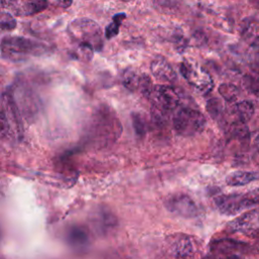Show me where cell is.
<instances>
[{
  "label": "cell",
  "mask_w": 259,
  "mask_h": 259,
  "mask_svg": "<svg viewBox=\"0 0 259 259\" xmlns=\"http://www.w3.org/2000/svg\"><path fill=\"white\" fill-rule=\"evenodd\" d=\"M0 48H2V56L12 61H24L32 57L40 56L47 51L44 45L38 42L14 36L4 38Z\"/></svg>",
  "instance_id": "6da1fadb"
},
{
  "label": "cell",
  "mask_w": 259,
  "mask_h": 259,
  "mask_svg": "<svg viewBox=\"0 0 259 259\" xmlns=\"http://www.w3.org/2000/svg\"><path fill=\"white\" fill-rule=\"evenodd\" d=\"M67 32L78 46H88L94 51H100L104 46L100 26L92 20L77 18L70 22Z\"/></svg>",
  "instance_id": "7a4b0ae2"
},
{
  "label": "cell",
  "mask_w": 259,
  "mask_h": 259,
  "mask_svg": "<svg viewBox=\"0 0 259 259\" xmlns=\"http://www.w3.org/2000/svg\"><path fill=\"white\" fill-rule=\"evenodd\" d=\"M214 204L223 214H237L249 208L259 206V188L220 196L216 198Z\"/></svg>",
  "instance_id": "3957f363"
},
{
  "label": "cell",
  "mask_w": 259,
  "mask_h": 259,
  "mask_svg": "<svg viewBox=\"0 0 259 259\" xmlns=\"http://www.w3.org/2000/svg\"><path fill=\"white\" fill-rule=\"evenodd\" d=\"M174 128L178 135L182 137H192L200 134L206 128L204 116L190 108H180L174 112Z\"/></svg>",
  "instance_id": "277c9868"
},
{
  "label": "cell",
  "mask_w": 259,
  "mask_h": 259,
  "mask_svg": "<svg viewBox=\"0 0 259 259\" xmlns=\"http://www.w3.org/2000/svg\"><path fill=\"white\" fill-rule=\"evenodd\" d=\"M180 72L188 83L200 94H206L212 90L214 81L212 76L196 63L184 61L180 64Z\"/></svg>",
  "instance_id": "5b68a950"
},
{
  "label": "cell",
  "mask_w": 259,
  "mask_h": 259,
  "mask_svg": "<svg viewBox=\"0 0 259 259\" xmlns=\"http://www.w3.org/2000/svg\"><path fill=\"white\" fill-rule=\"evenodd\" d=\"M150 98H152L156 110L162 114L176 112L180 104V94L169 85L154 86Z\"/></svg>",
  "instance_id": "8992f818"
},
{
  "label": "cell",
  "mask_w": 259,
  "mask_h": 259,
  "mask_svg": "<svg viewBox=\"0 0 259 259\" xmlns=\"http://www.w3.org/2000/svg\"><path fill=\"white\" fill-rule=\"evenodd\" d=\"M227 227L230 232L259 238V208L243 212L235 220L231 221Z\"/></svg>",
  "instance_id": "52a82bcc"
},
{
  "label": "cell",
  "mask_w": 259,
  "mask_h": 259,
  "mask_svg": "<svg viewBox=\"0 0 259 259\" xmlns=\"http://www.w3.org/2000/svg\"><path fill=\"white\" fill-rule=\"evenodd\" d=\"M164 206L170 212L184 219L194 218L198 214V208L194 200L184 194L170 196L165 200Z\"/></svg>",
  "instance_id": "ba28073f"
},
{
  "label": "cell",
  "mask_w": 259,
  "mask_h": 259,
  "mask_svg": "<svg viewBox=\"0 0 259 259\" xmlns=\"http://www.w3.org/2000/svg\"><path fill=\"white\" fill-rule=\"evenodd\" d=\"M167 244L171 254L178 259H184L194 253L192 238L186 234H176L167 238Z\"/></svg>",
  "instance_id": "9c48e42d"
},
{
  "label": "cell",
  "mask_w": 259,
  "mask_h": 259,
  "mask_svg": "<svg viewBox=\"0 0 259 259\" xmlns=\"http://www.w3.org/2000/svg\"><path fill=\"white\" fill-rule=\"evenodd\" d=\"M8 6L18 16H32L44 10L47 0H8Z\"/></svg>",
  "instance_id": "30bf717a"
},
{
  "label": "cell",
  "mask_w": 259,
  "mask_h": 259,
  "mask_svg": "<svg viewBox=\"0 0 259 259\" xmlns=\"http://www.w3.org/2000/svg\"><path fill=\"white\" fill-rule=\"evenodd\" d=\"M150 68L153 76L161 82L172 83L176 80V73L174 69L172 68L167 60L161 57L155 58L152 61Z\"/></svg>",
  "instance_id": "8fae6325"
},
{
  "label": "cell",
  "mask_w": 259,
  "mask_h": 259,
  "mask_svg": "<svg viewBox=\"0 0 259 259\" xmlns=\"http://www.w3.org/2000/svg\"><path fill=\"white\" fill-rule=\"evenodd\" d=\"M240 34L247 44L259 48V20L254 18H244L240 24Z\"/></svg>",
  "instance_id": "7c38bea8"
},
{
  "label": "cell",
  "mask_w": 259,
  "mask_h": 259,
  "mask_svg": "<svg viewBox=\"0 0 259 259\" xmlns=\"http://www.w3.org/2000/svg\"><path fill=\"white\" fill-rule=\"evenodd\" d=\"M259 180V170L253 171H235L226 178V184L229 186H242L253 182Z\"/></svg>",
  "instance_id": "4fadbf2b"
},
{
  "label": "cell",
  "mask_w": 259,
  "mask_h": 259,
  "mask_svg": "<svg viewBox=\"0 0 259 259\" xmlns=\"http://www.w3.org/2000/svg\"><path fill=\"white\" fill-rule=\"evenodd\" d=\"M231 116L234 118L232 122H239L246 124L254 114V106L248 100L237 102L231 106Z\"/></svg>",
  "instance_id": "5bb4252c"
},
{
  "label": "cell",
  "mask_w": 259,
  "mask_h": 259,
  "mask_svg": "<svg viewBox=\"0 0 259 259\" xmlns=\"http://www.w3.org/2000/svg\"><path fill=\"white\" fill-rule=\"evenodd\" d=\"M69 242L75 247H84L88 244L90 238L88 233L80 227H73L69 232Z\"/></svg>",
  "instance_id": "9a60e30c"
},
{
  "label": "cell",
  "mask_w": 259,
  "mask_h": 259,
  "mask_svg": "<svg viewBox=\"0 0 259 259\" xmlns=\"http://www.w3.org/2000/svg\"><path fill=\"white\" fill-rule=\"evenodd\" d=\"M219 94L227 102H237L240 96V90L236 85L231 83H223L218 88Z\"/></svg>",
  "instance_id": "2e32d148"
},
{
  "label": "cell",
  "mask_w": 259,
  "mask_h": 259,
  "mask_svg": "<svg viewBox=\"0 0 259 259\" xmlns=\"http://www.w3.org/2000/svg\"><path fill=\"white\" fill-rule=\"evenodd\" d=\"M227 134L231 139H245L249 135V128L246 124L239 122H231L228 124Z\"/></svg>",
  "instance_id": "e0dca14e"
},
{
  "label": "cell",
  "mask_w": 259,
  "mask_h": 259,
  "mask_svg": "<svg viewBox=\"0 0 259 259\" xmlns=\"http://www.w3.org/2000/svg\"><path fill=\"white\" fill-rule=\"evenodd\" d=\"M140 76L133 70H126L122 74V84L130 92H138Z\"/></svg>",
  "instance_id": "ac0fdd59"
},
{
  "label": "cell",
  "mask_w": 259,
  "mask_h": 259,
  "mask_svg": "<svg viewBox=\"0 0 259 259\" xmlns=\"http://www.w3.org/2000/svg\"><path fill=\"white\" fill-rule=\"evenodd\" d=\"M206 110L214 120H219L223 118L224 106L218 98H210L206 104Z\"/></svg>",
  "instance_id": "d6986e66"
},
{
  "label": "cell",
  "mask_w": 259,
  "mask_h": 259,
  "mask_svg": "<svg viewBox=\"0 0 259 259\" xmlns=\"http://www.w3.org/2000/svg\"><path fill=\"white\" fill-rule=\"evenodd\" d=\"M124 18H126V14H118L114 16L112 22L106 28V36L108 38H112L116 36L118 34L120 24H122V22Z\"/></svg>",
  "instance_id": "ffe728a7"
},
{
  "label": "cell",
  "mask_w": 259,
  "mask_h": 259,
  "mask_svg": "<svg viewBox=\"0 0 259 259\" xmlns=\"http://www.w3.org/2000/svg\"><path fill=\"white\" fill-rule=\"evenodd\" d=\"M154 88L151 78L147 74H141L138 92L145 98H150Z\"/></svg>",
  "instance_id": "44dd1931"
},
{
  "label": "cell",
  "mask_w": 259,
  "mask_h": 259,
  "mask_svg": "<svg viewBox=\"0 0 259 259\" xmlns=\"http://www.w3.org/2000/svg\"><path fill=\"white\" fill-rule=\"evenodd\" d=\"M132 120L136 134L138 136H144L146 134V122L143 116L140 114L135 112L132 114Z\"/></svg>",
  "instance_id": "7402d4cb"
},
{
  "label": "cell",
  "mask_w": 259,
  "mask_h": 259,
  "mask_svg": "<svg viewBox=\"0 0 259 259\" xmlns=\"http://www.w3.org/2000/svg\"><path fill=\"white\" fill-rule=\"evenodd\" d=\"M243 82L245 88L249 92L253 94H259V79L251 76H245Z\"/></svg>",
  "instance_id": "603a6c76"
},
{
  "label": "cell",
  "mask_w": 259,
  "mask_h": 259,
  "mask_svg": "<svg viewBox=\"0 0 259 259\" xmlns=\"http://www.w3.org/2000/svg\"><path fill=\"white\" fill-rule=\"evenodd\" d=\"M8 122L6 118V116L4 114H0V138L4 137L8 135L10 131Z\"/></svg>",
  "instance_id": "cb8c5ba5"
},
{
  "label": "cell",
  "mask_w": 259,
  "mask_h": 259,
  "mask_svg": "<svg viewBox=\"0 0 259 259\" xmlns=\"http://www.w3.org/2000/svg\"><path fill=\"white\" fill-rule=\"evenodd\" d=\"M249 65L251 67V69L255 72V73H258L259 74V51L255 52L252 57L250 58V61H249Z\"/></svg>",
  "instance_id": "d4e9b609"
},
{
  "label": "cell",
  "mask_w": 259,
  "mask_h": 259,
  "mask_svg": "<svg viewBox=\"0 0 259 259\" xmlns=\"http://www.w3.org/2000/svg\"><path fill=\"white\" fill-rule=\"evenodd\" d=\"M0 26L4 30H12L16 26V22L10 16H6V18L0 20Z\"/></svg>",
  "instance_id": "484cf974"
},
{
  "label": "cell",
  "mask_w": 259,
  "mask_h": 259,
  "mask_svg": "<svg viewBox=\"0 0 259 259\" xmlns=\"http://www.w3.org/2000/svg\"><path fill=\"white\" fill-rule=\"evenodd\" d=\"M72 2H73V0H58L57 4H58L59 6L66 8H69L71 6Z\"/></svg>",
  "instance_id": "4316f807"
},
{
  "label": "cell",
  "mask_w": 259,
  "mask_h": 259,
  "mask_svg": "<svg viewBox=\"0 0 259 259\" xmlns=\"http://www.w3.org/2000/svg\"><path fill=\"white\" fill-rule=\"evenodd\" d=\"M254 160L259 164V146L254 147V154H253Z\"/></svg>",
  "instance_id": "83f0119b"
},
{
  "label": "cell",
  "mask_w": 259,
  "mask_h": 259,
  "mask_svg": "<svg viewBox=\"0 0 259 259\" xmlns=\"http://www.w3.org/2000/svg\"><path fill=\"white\" fill-rule=\"evenodd\" d=\"M255 146H259V131L257 132V134L255 136V139H254V147Z\"/></svg>",
  "instance_id": "f1b7e54d"
},
{
  "label": "cell",
  "mask_w": 259,
  "mask_h": 259,
  "mask_svg": "<svg viewBox=\"0 0 259 259\" xmlns=\"http://www.w3.org/2000/svg\"><path fill=\"white\" fill-rule=\"evenodd\" d=\"M0 94H2V82H0Z\"/></svg>",
  "instance_id": "f546056e"
}]
</instances>
